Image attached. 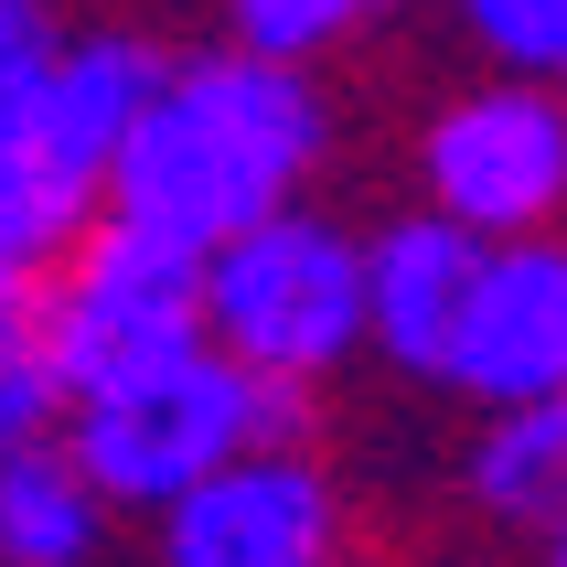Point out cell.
<instances>
[{"instance_id":"cell-2","label":"cell","mask_w":567,"mask_h":567,"mask_svg":"<svg viewBox=\"0 0 567 567\" xmlns=\"http://www.w3.org/2000/svg\"><path fill=\"white\" fill-rule=\"evenodd\" d=\"M300 417H311L300 385L247 375L215 343H183V353H161V364H140V375L75 396L64 408V450L107 493V514H161L183 482L215 472V461H236L257 440H300Z\"/></svg>"},{"instance_id":"cell-7","label":"cell","mask_w":567,"mask_h":567,"mask_svg":"<svg viewBox=\"0 0 567 567\" xmlns=\"http://www.w3.org/2000/svg\"><path fill=\"white\" fill-rule=\"evenodd\" d=\"M440 385H461L472 408H514V396L567 385V236H546V225L536 236H482Z\"/></svg>"},{"instance_id":"cell-6","label":"cell","mask_w":567,"mask_h":567,"mask_svg":"<svg viewBox=\"0 0 567 567\" xmlns=\"http://www.w3.org/2000/svg\"><path fill=\"white\" fill-rule=\"evenodd\" d=\"M151 567H343V493L300 440H257L151 514Z\"/></svg>"},{"instance_id":"cell-3","label":"cell","mask_w":567,"mask_h":567,"mask_svg":"<svg viewBox=\"0 0 567 567\" xmlns=\"http://www.w3.org/2000/svg\"><path fill=\"white\" fill-rule=\"evenodd\" d=\"M204 343L236 353L247 375L311 396L364 343V247L332 215H300V204L215 236L204 247Z\"/></svg>"},{"instance_id":"cell-1","label":"cell","mask_w":567,"mask_h":567,"mask_svg":"<svg viewBox=\"0 0 567 567\" xmlns=\"http://www.w3.org/2000/svg\"><path fill=\"white\" fill-rule=\"evenodd\" d=\"M321 96L300 64L279 54H193L161 64V86L140 96V118L118 128V151L96 172V204L140 236H172V247H215L236 225L279 215L289 193L321 172Z\"/></svg>"},{"instance_id":"cell-9","label":"cell","mask_w":567,"mask_h":567,"mask_svg":"<svg viewBox=\"0 0 567 567\" xmlns=\"http://www.w3.org/2000/svg\"><path fill=\"white\" fill-rule=\"evenodd\" d=\"M472 268H482V236H472V225H450L440 204H429V215H396L375 247H364V343H375L396 375L440 385Z\"/></svg>"},{"instance_id":"cell-16","label":"cell","mask_w":567,"mask_h":567,"mask_svg":"<svg viewBox=\"0 0 567 567\" xmlns=\"http://www.w3.org/2000/svg\"><path fill=\"white\" fill-rule=\"evenodd\" d=\"M54 54V11L43 0H0V75H32Z\"/></svg>"},{"instance_id":"cell-4","label":"cell","mask_w":567,"mask_h":567,"mask_svg":"<svg viewBox=\"0 0 567 567\" xmlns=\"http://www.w3.org/2000/svg\"><path fill=\"white\" fill-rule=\"evenodd\" d=\"M32 332H43V364L75 408L96 385L204 343V257L172 247V236H140L118 215L75 225V247L32 279Z\"/></svg>"},{"instance_id":"cell-10","label":"cell","mask_w":567,"mask_h":567,"mask_svg":"<svg viewBox=\"0 0 567 567\" xmlns=\"http://www.w3.org/2000/svg\"><path fill=\"white\" fill-rule=\"evenodd\" d=\"M107 493L75 472L64 440H32L0 461V567H96L107 557Z\"/></svg>"},{"instance_id":"cell-18","label":"cell","mask_w":567,"mask_h":567,"mask_svg":"<svg viewBox=\"0 0 567 567\" xmlns=\"http://www.w3.org/2000/svg\"><path fill=\"white\" fill-rule=\"evenodd\" d=\"M557 75H567V54H557Z\"/></svg>"},{"instance_id":"cell-8","label":"cell","mask_w":567,"mask_h":567,"mask_svg":"<svg viewBox=\"0 0 567 567\" xmlns=\"http://www.w3.org/2000/svg\"><path fill=\"white\" fill-rule=\"evenodd\" d=\"M161 43H140V32H54V54L32 64L22 86V128L32 151L54 161L64 183H86L107 172V151H118V128L140 118V96L161 86Z\"/></svg>"},{"instance_id":"cell-12","label":"cell","mask_w":567,"mask_h":567,"mask_svg":"<svg viewBox=\"0 0 567 567\" xmlns=\"http://www.w3.org/2000/svg\"><path fill=\"white\" fill-rule=\"evenodd\" d=\"M86 204H96V193H86V183H64L54 161L32 151V128H22V118H0V311H11V300H32V279H43V268L75 247Z\"/></svg>"},{"instance_id":"cell-17","label":"cell","mask_w":567,"mask_h":567,"mask_svg":"<svg viewBox=\"0 0 567 567\" xmlns=\"http://www.w3.org/2000/svg\"><path fill=\"white\" fill-rule=\"evenodd\" d=\"M546 567H567V514H557V525H546Z\"/></svg>"},{"instance_id":"cell-5","label":"cell","mask_w":567,"mask_h":567,"mask_svg":"<svg viewBox=\"0 0 567 567\" xmlns=\"http://www.w3.org/2000/svg\"><path fill=\"white\" fill-rule=\"evenodd\" d=\"M429 204L472 236H536L567 215V96L546 75H493L450 96L417 140Z\"/></svg>"},{"instance_id":"cell-13","label":"cell","mask_w":567,"mask_h":567,"mask_svg":"<svg viewBox=\"0 0 567 567\" xmlns=\"http://www.w3.org/2000/svg\"><path fill=\"white\" fill-rule=\"evenodd\" d=\"M375 11L385 0H225V32H236L247 54L311 64V54H332V43H353Z\"/></svg>"},{"instance_id":"cell-15","label":"cell","mask_w":567,"mask_h":567,"mask_svg":"<svg viewBox=\"0 0 567 567\" xmlns=\"http://www.w3.org/2000/svg\"><path fill=\"white\" fill-rule=\"evenodd\" d=\"M461 22L504 75H557L567 54V0H461Z\"/></svg>"},{"instance_id":"cell-14","label":"cell","mask_w":567,"mask_h":567,"mask_svg":"<svg viewBox=\"0 0 567 567\" xmlns=\"http://www.w3.org/2000/svg\"><path fill=\"white\" fill-rule=\"evenodd\" d=\"M54 417H64V385H54V364H43L32 300H11V311H0V461L32 450V440H54Z\"/></svg>"},{"instance_id":"cell-11","label":"cell","mask_w":567,"mask_h":567,"mask_svg":"<svg viewBox=\"0 0 567 567\" xmlns=\"http://www.w3.org/2000/svg\"><path fill=\"white\" fill-rule=\"evenodd\" d=\"M461 493H472L493 525H557L567 514V385L557 396H514V408H482V440L461 461Z\"/></svg>"}]
</instances>
